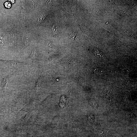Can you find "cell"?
Listing matches in <instances>:
<instances>
[{
	"label": "cell",
	"instance_id": "cell-1",
	"mask_svg": "<svg viewBox=\"0 0 137 137\" xmlns=\"http://www.w3.org/2000/svg\"><path fill=\"white\" fill-rule=\"evenodd\" d=\"M95 133L96 137H114L110 131L105 128H99Z\"/></svg>",
	"mask_w": 137,
	"mask_h": 137
},
{
	"label": "cell",
	"instance_id": "cell-4",
	"mask_svg": "<svg viewBox=\"0 0 137 137\" xmlns=\"http://www.w3.org/2000/svg\"><path fill=\"white\" fill-rule=\"evenodd\" d=\"M94 53L95 56H96L97 55L98 56H99L100 57H104V55L103 53L98 50H95Z\"/></svg>",
	"mask_w": 137,
	"mask_h": 137
},
{
	"label": "cell",
	"instance_id": "cell-3",
	"mask_svg": "<svg viewBox=\"0 0 137 137\" xmlns=\"http://www.w3.org/2000/svg\"><path fill=\"white\" fill-rule=\"evenodd\" d=\"M94 72L96 74L98 75H101L103 73V71L102 68H98L94 70Z\"/></svg>",
	"mask_w": 137,
	"mask_h": 137
},
{
	"label": "cell",
	"instance_id": "cell-2",
	"mask_svg": "<svg viewBox=\"0 0 137 137\" xmlns=\"http://www.w3.org/2000/svg\"><path fill=\"white\" fill-rule=\"evenodd\" d=\"M9 81V79L5 78L2 81V84L4 90L6 91L7 87Z\"/></svg>",
	"mask_w": 137,
	"mask_h": 137
},
{
	"label": "cell",
	"instance_id": "cell-9",
	"mask_svg": "<svg viewBox=\"0 0 137 137\" xmlns=\"http://www.w3.org/2000/svg\"><path fill=\"white\" fill-rule=\"evenodd\" d=\"M87 137H95L93 135H91Z\"/></svg>",
	"mask_w": 137,
	"mask_h": 137
},
{
	"label": "cell",
	"instance_id": "cell-7",
	"mask_svg": "<svg viewBox=\"0 0 137 137\" xmlns=\"http://www.w3.org/2000/svg\"><path fill=\"white\" fill-rule=\"evenodd\" d=\"M46 16L45 15H41L37 19V22L38 23H40L42 22L46 18Z\"/></svg>",
	"mask_w": 137,
	"mask_h": 137
},
{
	"label": "cell",
	"instance_id": "cell-6",
	"mask_svg": "<svg viewBox=\"0 0 137 137\" xmlns=\"http://www.w3.org/2000/svg\"><path fill=\"white\" fill-rule=\"evenodd\" d=\"M30 38L28 37H25L23 41L24 45L25 46L28 45L30 43Z\"/></svg>",
	"mask_w": 137,
	"mask_h": 137
},
{
	"label": "cell",
	"instance_id": "cell-8",
	"mask_svg": "<svg viewBox=\"0 0 137 137\" xmlns=\"http://www.w3.org/2000/svg\"><path fill=\"white\" fill-rule=\"evenodd\" d=\"M5 42V40L4 39L0 36V46H2L4 45Z\"/></svg>",
	"mask_w": 137,
	"mask_h": 137
},
{
	"label": "cell",
	"instance_id": "cell-5",
	"mask_svg": "<svg viewBox=\"0 0 137 137\" xmlns=\"http://www.w3.org/2000/svg\"><path fill=\"white\" fill-rule=\"evenodd\" d=\"M37 55V52L36 50H34L32 51L31 55V57L32 59H35Z\"/></svg>",
	"mask_w": 137,
	"mask_h": 137
}]
</instances>
